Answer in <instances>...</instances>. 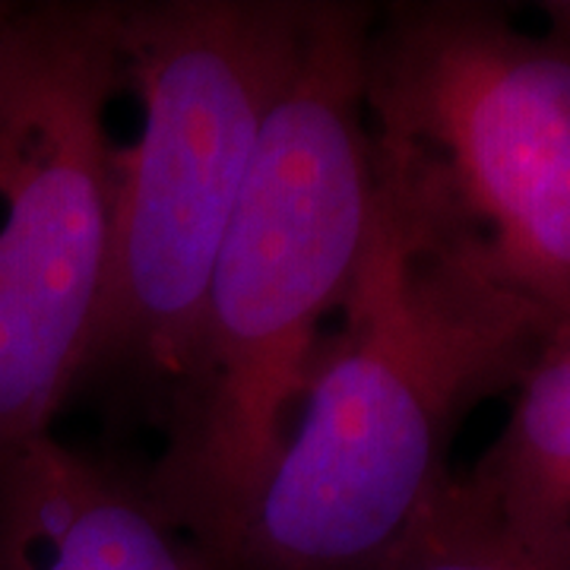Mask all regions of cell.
Here are the masks:
<instances>
[{
  "mask_svg": "<svg viewBox=\"0 0 570 570\" xmlns=\"http://www.w3.org/2000/svg\"><path fill=\"white\" fill-rule=\"evenodd\" d=\"M371 7L314 3L206 288L146 489L235 570L254 501L374 232L362 102Z\"/></svg>",
  "mask_w": 570,
  "mask_h": 570,
  "instance_id": "cell-1",
  "label": "cell"
},
{
  "mask_svg": "<svg viewBox=\"0 0 570 570\" xmlns=\"http://www.w3.org/2000/svg\"><path fill=\"white\" fill-rule=\"evenodd\" d=\"M551 324L377 219L235 551V570H371L450 479L482 400L510 393Z\"/></svg>",
  "mask_w": 570,
  "mask_h": 570,
  "instance_id": "cell-2",
  "label": "cell"
},
{
  "mask_svg": "<svg viewBox=\"0 0 570 570\" xmlns=\"http://www.w3.org/2000/svg\"><path fill=\"white\" fill-rule=\"evenodd\" d=\"M362 102L377 219L568 321L570 41L491 3H390L367 22Z\"/></svg>",
  "mask_w": 570,
  "mask_h": 570,
  "instance_id": "cell-3",
  "label": "cell"
},
{
  "mask_svg": "<svg viewBox=\"0 0 570 570\" xmlns=\"http://www.w3.org/2000/svg\"><path fill=\"white\" fill-rule=\"evenodd\" d=\"M314 3H121L124 96L111 266L82 384H124L165 409L184 381L213 266L266 121L305 48Z\"/></svg>",
  "mask_w": 570,
  "mask_h": 570,
  "instance_id": "cell-4",
  "label": "cell"
},
{
  "mask_svg": "<svg viewBox=\"0 0 570 570\" xmlns=\"http://www.w3.org/2000/svg\"><path fill=\"white\" fill-rule=\"evenodd\" d=\"M121 3L0 0V453L51 434L102 311Z\"/></svg>",
  "mask_w": 570,
  "mask_h": 570,
  "instance_id": "cell-5",
  "label": "cell"
},
{
  "mask_svg": "<svg viewBox=\"0 0 570 570\" xmlns=\"http://www.w3.org/2000/svg\"><path fill=\"white\" fill-rule=\"evenodd\" d=\"M0 570H228L142 475L51 434L0 453Z\"/></svg>",
  "mask_w": 570,
  "mask_h": 570,
  "instance_id": "cell-6",
  "label": "cell"
},
{
  "mask_svg": "<svg viewBox=\"0 0 570 570\" xmlns=\"http://www.w3.org/2000/svg\"><path fill=\"white\" fill-rule=\"evenodd\" d=\"M510 393L508 422L453 489L520 549L570 570V317Z\"/></svg>",
  "mask_w": 570,
  "mask_h": 570,
  "instance_id": "cell-7",
  "label": "cell"
},
{
  "mask_svg": "<svg viewBox=\"0 0 570 570\" xmlns=\"http://www.w3.org/2000/svg\"><path fill=\"white\" fill-rule=\"evenodd\" d=\"M371 570H564L520 549L453 489V472L406 535Z\"/></svg>",
  "mask_w": 570,
  "mask_h": 570,
  "instance_id": "cell-8",
  "label": "cell"
},
{
  "mask_svg": "<svg viewBox=\"0 0 570 570\" xmlns=\"http://www.w3.org/2000/svg\"><path fill=\"white\" fill-rule=\"evenodd\" d=\"M546 17L551 22V32L570 41V0H551V3H546Z\"/></svg>",
  "mask_w": 570,
  "mask_h": 570,
  "instance_id": "cell-9",
  "label": "cell"
}]
</instances>
